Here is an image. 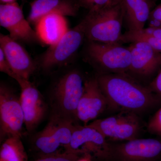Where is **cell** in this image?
<instances>
[{
	"mask_svg": "<svg viewBox=\"0 0 161 161\" xmlns=\"http://www.w3.org/2000/svg\"><path fill=\"white\" fill-rule=\"evenodd\" d=\"M98 130L106 139L126 142L138 138L140 121L134 112H126L88 124Z\"/></svg>",
	"mask_w": 161,
	"mask_h": 161,
	"instance_id": "6",
	"label": "cell"
},
{
	"mask_svg": "<svg viewBox=\"0 0 161 161\" xmlns=\"http://www.w3.org/2000/svg\"><path fill=\"white\" fill-rule=\"evenodd\" d=\"M131 54L129 71L140 77H149L161 66V53L142 42L131 43L128 47Z\"/></svg>",
	"mask_w": 161,
	"mask_h": 161,
	"instance_id": "15",
	"label": "cell"
},
{
	"mask_svg": "<svg viewBox=\"0 0 161 161\" xmlns=\"http://www.w3.org/2000/svg\"><path fill=\"white\" fill-rule=\"evenodd\" d=\"M86 25L83 19L69 30L57 43L50 46L40 58L41 68L49 70L68 62L78 51L86 37Z\"/></svg>",
	"mask_w": 161,
	"mask_h": 161,
	"instance_id": "5",
	"label": "cell"
},
{
	"mask_svg": "<svg viewBox=\"0 0 161 161\" xmlns=\"http://www.w3.org/2000/svg\"><path fill=\"white\" fill-rule=\"evenodd\" d=\"M80 156L78 153L65 151L50 155L42 156L35 161H76Z\"/></svg>",
	"mask_w": 161,
	"mask_h": 161,
	"instance_id": "21",
	"label": "cell"
},
{
	"mask_svg": "<svg viewBox=\"0 0 161 161\" xmlns=\"http://www.w3.org/2000/svg\"><path fill=\"white\" fill-rule=\"evenodd\" d=\"M21 88L19 100L24 117V125L29 132L36 129L43 119L46 106L39 90L29 80L18 82Z\"/></svg>",
	"mask_w": 161,
	"mask_h": 161,
	"instance_id": "12",
	"label": "cell"
},
{
	"mask_svg": "<svg viewBox=\"0 0 161 161\" xmlns=\"http://www.w3.org/2000/svg\"><path fill=\"white\" fill-rule=\"evenodd\" d=\"M0 1H1V4H7V3H14L16 2V0H0Z\"/></svg>",
	"mask_w": 161,
	"mask_h": 161,
	"instance_id": "26",
	"label": "cell"
},
{
	"mask_svg": "<svg viewBox=\"0 0 161 161\" xmlns=\"http://www.w3.org/2000/svg\"><path fill=\"white\" fill-rule=\"evenodd\" d=\"M88 41L120 43L124 13L120 3L89 10L85 17Z\"/></svg>",
	"mask_w": 161,
	"mask_h": 161,
	"instance_id": "2",
	"label": "cell"
},
{
	"mask_svg": "<svg viewBox=\"0 0 161 161\" xmlns=\"http://www.w3.org/2000/svg\"><path fill=\"white\" fill-rule=\"evenodd\" d=\"M75 126L72 118L60 113L53 115L45 128L35 137V147L41 153V156L62 152V148L66 151Z\"/></svg>",
	"mask_w": 161,
	"mask_h": 161,
	"instance_id": "3",
	"label": "cell"
},
{
	"mask_svg": "<svg viewBox=\"0 0 161 161\" xmlns=\"http://www.w3.org/2000/svg\"><path fill=\"white\" fill-rule=\"evenodd\" d=\"M35 26L38 40L49 46L57 43L69 30L65 17L57 14L43 17Z\"/></svg>",
	"mask_w": 161,
	"mask_h": 161,
	"instance_id": "17",
	"label": "cell"
},
{
	"mask_svg": "<svg viewBox=\"0 0 161 161\" xmlns=\"http://www.w3.org/2000/svg\"><path fill=\"white\" fill-rule=\"evenodd\" d=\"M3 161H28L27 153L20 136H10L3 141L0 149Z\"/></svg>",
	"mask_w": 161,
	"mask_h": 161,
	"instance_id": "20",
	"label": "cell"
},
{
	"mask_svg": "<svg viewBox=\"0 0 161 161\" xmlns=\"http://www.w3.org/2000/svg\"><path fill=\"white\" fill-rule=\"evenodd\" d=\"M161 155V141L139 139L111 146V160L114 161H154Z\"/></svg>",
	"mask_w": 161,
	"mask_h": 161,
	"instance_id": "10",
	"label": "cell"
},
{
	"mask_svg": "<svg viewBox=\"0 0 161 161\" xmlns=\"http://www.w3.org/2000/svg\"><path fill=\"white\" fill-rule=\"evenodd\" d=\"M0 161H2V160H0Z\"/></svg>",
	"mask_w": 161,
	"mask_h": 161,
	"instance_id": "29",
	"label": "cell"
},
{
	"mask_svg": "<svg viewBox=\"0 0 161 161\" xmlns=\"http://www.w3.org/2000/svg\"><path fill=\"white\" fill-rule=\"evenodd\" d=\"M147 130L151 134L161 136V108L149 121Z\"/></svg>",
	"mask_w": 161,
	"mask_h": 161,
	"instance_id": "22",
	"label": "cell"
},
{
	"mask_svg": "<svg viewBox=\"0 0 161 161\" xmlns=\"http://www.w3.org/2000/svg\"><path fill=\"white\" fill-rule=\"evenodd\" d=\"M109 106L106 97L101 89L97 78L87 80L84 83L83 93L76 113L85 125L97 118Z\"/></svg>",
	"mask_w": 161,
	"mask_h": 161,
	"instance_id": "13",
	"label": "cell"
},
{
	"mask_svg": "<svg viewBox=\"0 0 161 161\" xmlns=\"http://www.w3.org/2000/svg\"><path fill=\"white\" fill-rule=\"evenodd\" d=\"M97 79L109 106L112 108L136 113L149 109L160 101L161 96L141 85L126 73H107Z\"/></svg>",
	"mask_w": 161,
	"mask_h": 161,
	"instance_id": "1",
	"label": "cell"
},
{
	"mask_svg": "<svg viewBox=\"0 0 161 161\" xmlns=\"http://www.w3.org/2000/svg\"><path fill=\"white\" fill-rule=\"evenodd\" d=\"M111 146L99 131L88 125H75L66 151L82 155L88 154L101 160H110Z\"/></svg>",
	"mask_w": 161,
	"mask_h": 161,
	"instance_id": "7",
	"label": "cell"
},
{
	"mask_svg": "<svg viewBox=\"0 0 161 161\" xmlns=\"http://www.w3.org/2000/svg\"><path fill=\"white\" fill-rule=\"evenodd\" d=\"M80 7L78 0H34L31 3L27 20L35 25L43 17L53 14L75 16Z\"/></svg>",
	"mask_w": 161,
	"mask_h": 161,
	"instance_id": "16",
	"label": "cell"
},
{
	"mask_svg": "<svg viewBox=\"0 0 161 161\" xmlns=\"http://www.w3.org/2000/svg\"><path fill=\"white\" fill-rule=\"evenodd\" d=\"M122 0H111L109 5H115L120 3Z\"/></svg>",
	"mask_w": 161,
	"mask_h": 161,
	"instance_id": "27",
	"label": "cell"
},
{
	"mask_svg": "<svg viewBox=\"0 0 161 161\" xmlns=\"http://www.w3.org/2000/svg\"><path fill=\"white\" fill-rule=\"evenodd\" d=\"M24 114L19 98L6 86H0V137L4 141L10 136L21 137Z\"/></svg>",
	"mask_w": 161,
	"mask_h": 161,
	"instance_id": "8",
	"label": "cell"
},
{
	"mask_svg": "<svg viewBox=\"0 0 161 161\" xmlns=\"http://www.w3.org/2000/svg\"><path fill=\"white\" fill-rule=\"evenodd\" d=\"M124 23L129 31L143 29L154 6V0H122Z\"/></svg>",
	"mask_w": 161,
	"mask_h": 161,
	"instance_id": "18",
	"label": "cell"
},
{
	"mask_svg": "<svg viewBox=\"0 0 161 161\" xmlns=\"http://www.w3.org/2000/svg\"><path fill=\"white\" fill-rule=\"evenodd\" d=\"M86 56L91 63L108 74H122L130 70L131 53L128 47L121 43L89 41Z\"/></svg>",
	"mask_w": 161,
	"mask_h": 161,
	"instance_id": "4",
	"label": "cell"
},
{
	"mask_svg": "<svg viewBox=\"0 0 161 161\" xmlns=\"http://www.w3.org/2000/svg\"><path fill=\"white\" fill-rule=\"evenodd\" d=\"M154 1H158V0H154Z\"/></svg>",
	"mask_w": 161,
	"mask_h": 161,
	"instance_id": "28",
	"label": "cell"
},
{
	"mask_svg": "<svg viewBox=\"0 0 161 161\" xmlns=\"http://www.w3.org/2000/svg\"><path fill=\"white\" fill-rule=\"evenodd\" d=\"M76 161H93L92 156L88 154H85L80 156Z\"/></svg>",
	"mask_w": 161,
	"mask_h": 161,
	"instance_id": "25",
	"label": "cell"
},
{
	"mask_svg": "<svg viewBox=\"0 0 161 161\" xmlns=\"http://www.w3.org/2000/svg\"><path fill=\"white\" fill-rule=\"evenodd\" d=\"M0 71L14 79L17 81V82L20 80L19 77L16 75L13 70L12 69L9 64L8 60L6 59L3 50L1 48H0Z\"/></svg>",
	"mask_w": 161,
	"mask_h": 161,
	"instance_id": "23",
	"label": "cell"
},
{
	"mask_svg": "<svg viewBox=\"0 0 161 161\" xmlns=\"http://www.w3.org/2000/svg\"><path fill=\"white\" fill-rule=\"evenodd\" d=\"M0 25L9 31L12 39L18 42L31 43L39 40L36 31L25 19L22 8L16 2L1 4Z\"/></svg>",
	"mask_w": 161,
	"mask_h": 161,
	"instance_id": "11",
	"label": "cell"
},
{
	"mask_svg": "<svg viewBox=\"0 0 161 161\" xmlns=\"http://www.w3.org/2000/svg\"><path fill=\"white\" fill-rule=\"evenodd\" d=\"M83 88L82 77L78 72L72 71L60 78L54 92L56 103L60 114L70 118L76 117Z\"/></svg>",
	"mask_w": 161,
	"mask_h": 161,
	"instance_id": "9",
	"label": "cell"
},
{
	"mask_svg": "<svg viewBox=\"0 0 161 161\" xmlns=\"http://www.w3.org/2000/svg\"><path fill=\"white\" fill-rule=\"evenodd\" d=\"M142 42L161 53V28L149 26L137 31H129L123 34L120 43Z\"/></svg>",
	"mask_w": 161,
	"mask_h": 161,
	"instance_id": "19",
	"label": "cell"
},
{
	"mask_svg": "<svg viewBox=\"0 0 161 161\" xmlns=\"http://www.w3.org/2000/svg\"><path fill=\"white\" fill-rule=\"evenodd\" d=\"M150 89L155 94L161 96V70L150 84Z\"/></svg>",
	"mask_w": 161,
	"mask_h": 161,
	"instance_id": "24",
	"label": "cell"
},
{
	"mask_svg": "<svg viewBox=\"0 0 161 161\" xmlns=\"http://www.w3.org/2000/svg\"><path fill=\"white\" fill-rule=\"evenodd\" d=\"M0 48L20 80H29L36 69L37 64L26 49L18 41L3 34L0 35Z\"/></svg>",
	"mask_w": 161,
	"mask_h": 161,
	"instance_id": "14",
	"label": "cell"
}]
</instances>
